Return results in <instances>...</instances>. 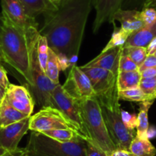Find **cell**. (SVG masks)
<instances>
[{"label":"cell","mask_w":156,"mask_h":156,"mask_svg":"<svg viewBox=\"0 0 156 156\" xmlns=\"http://www.w3.org/2000/svg\"><path fill=\"white\" fill-rule=\"evenodd\" d=\"M93 6V0H65L58 9L44 15L39 30L48 46L58 56L67 58L72 66L77 61L85 27Z\"/></svg>","instance_id":"1"},{"label":"cell","mask_w":156,"mask_h":156,"mask_svg":"<svg viewBox=\"0 0 156 156\" xmlns=\"http://www.w3.org/2000/svg\"><path fill=\"white\" fill-rule=\"evenodd\" d=\"M2 31L0 34V47L5 64L15 69L26 80L28 89L34 87L31 73V47L34 37L39 34L37 28L28 33L16 26L2 14Z\"/></svg>","instance_id":"2"},{"label":"cell","mask_w":156,"mask_h":156,"mask_svg":"<svg viewBox=\"0 0 156 156\" xmlns=\"http://www.w3.org/2000/svg\"><path fill=\"white\" fill-rule=\"evenodd\" d=\"M78 102L80 103L82 117L87 133V141L103 150L107 156H110L116 149V147L109 134L102 115L100 103L97 98L87 99Z\"/></svg>","instance_id":"3"},{"label":"cell","mask_w":156,"mask_h":156,"mask_svg":"<svg viewBox=\"0 0 156 156\" xmlns=\"http://www.w3.org/2000/svg\"><path fill=\"white\" fill-rule=\"evenodd\" d=\"M27 156H86L85 140L62 142L31 131L25 148Z\"/></svg>","instance_id":"4"},{"label":"cell","mask_w":156,"mask_h":156,"mask_svg":"<svg viewBox=\"0 0 156 156\" xmlns=\"http://www.w3.org/2000/svg\"><path fill=\"white\" fill-rule=\"evenodd\" d=\"M90 79L96 98L100 104H109L119 102V90L117 87V76L109 70L99 67L80 66Z\"/></svg>","instance_id":"5"},{"label":"cell","mask_w":156,"mask_h":156,"mask_svg":"<svg viewBox=\"0 0 156 156\" xmlns=\"http://www.w3.org/2000/svg\"><path fill=\"white\" fill-rule=\"evenodd\" d=\"M100 105L109 134L116 149L129 151L130 144L136 134L129 131L124 126L121 117L122 109L119 102Z\"/></svg>","instance_id":"6"},{"label":"cell","mask_w":156,"mask_h":156,"mask_svg":"<svg viewBox=\"0 0 156 156\" xmlns=\"http://www.w3.org/2000/svg\"><path fill=\"white\" fill-rule=\"evenodd\" d=\"M55 107L59 109L68 119L74 129L84 140H87L88 136L82 117L80 103L65 91L61 84H58L52 93Z\"/></svg>","instance_id":"7"},{"label":"cell","mask_w":156,"mask_h":156,"mask_svg":"<svg viewBox=\"0 0 156 156\" xmlns=\"http://www.w3.org/2000/svg\"><path fill=\"white\" fill-rule=\"evenodd\" d=\"M60 129L75 130L68 119L56 108L52 106L42 107L38 112L30 116L29 130L31 131L43 133L48 130Z\"/></svg>","instance_id":"8"},{"label":"cell","mask_w":156,"mask_h":156,"mask_svg":"<svg viewBox=\"0 0 156 156\" xmlns=\"http://www.w3.org/2000/svg\"><path fill=\"white\" fill-rule=\"evenodd\" d=\"M63 88L71 97L77 101L96 98L91 82L86 73L76 64L72 66Z\"/></svg>","instance_id":"9"},{"label":"cell","mask_w":156,"mask_h":156,"mask_svg":"<svg viewBox=\"0 0 156 156\" xmlns=\"http://www.w3.org/2000/svg\"><path fill=\"white\" fill-rule=\"evenodd\" d=\"M1 5L2 14L25 32L28 33L34 28L38 29L35 19L28 16L19 0H1Z\"/></svg>","instance_id":"10"},{"label":"cell","mask_w":156,"mask_h":156,"mask_svg":"<svg viewBox=\"0 0 156 156\" xmlns=\"http://www.w3.org/2000/svg\"><path fill=\"white\" fill-rule=\"evenodd\" d=\"M4 99L19 112L28 115H32L35 102L27 87L10 83Z\"/></svg>","instance_id":"11"},{"label":"cell","mask_w":156,"mask_h":156,"mask_svg":"<svg viewBox=\"0 0 156 156\" xmlns=\"http://www.w3.org/2000/svg\"><path fill=\"white\" fill-rule=\"evenodd\" d=\"M30 116L0 128V146L8 151L17 150L21 139L29 130Z\"/></svg>","instance_id":"12"},{"label":"cell","mask_w":156,"mask_h":156,"mask_svg":"<svg viewBox=\"0 0 156 156\" xmlns=\"http://www.w3.org/2000/svg\"><path fill=\"white\" fill-rule=\"evenodd\" d=\"M122 0H93L96 16L93 25V31L97 33L105 22L113 24V17L121 9Z\"/></svg>","instance_id":"13"},{"label":"cell","mask_w":156,"mask_h":156,"mask_svg":"<svg viewBox=\"0 0 156 156\" xmlns=\"http://www.w3.org/2000/svg\"><path fill=\"white\" fill-rule=\"evenodd\" d=\"M122 50L123 47H117L109 49L105 52H101L98 56L83 66L87 67L103 68L118 75L119 60Z\"/></svg>","instance_id":"14"},{"label":"cell","mask_w":156,"mask_h":156,"mask_svg":"<svg viewBox=\"0 0 156 156\" xmlns=\"http://www.w3.org/2000/svg\"><path fill=\"white\" fill-rule=\"evenodd\" d=\"M113 20L114 22H120V28L129 35L145 26L141 19L140 11L137 10L119 9L114 16Z\"/></svg>","instance_id":"15"},{"label":"cell","mask_w":156,"mask_h":156,"mask_svg":"<svg viewBox=\"0 0 156 156\" xmlns=\"http://www.w3.org/2000/svg\"><path fill=\"white\" fill-rule=\"evenodd\" d=\"M155 37L156 22L151 25H145L130 34L124 44L123 48L130 47L147 48Z\"/></svg>","instance_id":"16"},{"label":"cell","mask_w":156,"mask_h":156,"mask_svg":"<svg viewBox=\"0 0 156 156\" xmlns=\"http://www.w3.org/2000/svg\"><path fill=\"white\" fill-rule=\"evenodd\" d=\"M25 11L33 19L37 16L52 12L58 9V6L51 2V0H19Z\"/></svg>","instance_id":"17"},{"label":"cell","mask_w":156,"mask_h":156,"mask_svg":"<svg viewBox=\"0 0 156 156\" xmlns=\"http://www.w3.org/2000/svg\"><path fill=\"white\" fill-rule=\"evenodd\" d=\"M30 115L24 114L10 106L5 99L0 103V128L9 126Z\"/></svg>","instance_id":"18"},{"label":"cell","mask_w":156,"mask_h":156,"mask_svg":"<svg viewBox=\"0 0 156 156\" xmlns=\"http://www.w3.org/2000/svg\"><path fill=\"white\" fill-rule=\"evenodd\" d=\"M154 100L139 103V112L137 115V126H136V136L141 139H148V109L152 105Z\"/></svg>","instance_id":"19"},{"label":"cell","mask_w":156,"mask_h":156,"mask_svg":"<svg viewBox=\"0 0 156 156\" xmlns=\"http://www.w3.org/2000/svg\"><path fill=\"white\" fill-rule=\"evenodd\" d=\"M141 72L139 70L133 71H120L117 76V87L119 90L138 87L140 83Z\"/></svg>","instance_id":"20"},{"label":"cell","mask_w":156,"mask_h":156,"mask_svg":"<svg viewBox=\"0 0 156 156\" xmlns=\"http://www.w3.org/2000/svg\"><path fill=\"white\" fill-rule=\"evenodd\" d=\"M129 151L134 156H154L156 148L148 139L135 136L129 146Z\"/></svg>","instance_id":"21"},{"label":"cell","mask_w":156,"mask_h":156,"mask_svg":"<svg viewBox=\"0 0 156 156\" xmlns=\"http://www.w3.org/2000/svg\"><path fill=\"white\" fill-rule=\"evenodd\" d=\"M118 95H119V100H125V101L137 102V103L151 101V100H154L156 99L154 96L145 94L139 87L132 88V89L125 90H119Z\"/></svg>","instance_id":"22"},{"label":"cell","mask_w":156,"mask_h":156,"mask_svg":"<svg viewBox=\"0 0 156 156\" xmlns=\"http://www.w3.org/2000/svg\"><path fill=\"white\" fill-rule=\"evenodd\" d=\"M43 134L48 137L52 138L55 140L62 142H74L82 139L75 130L69 129H52L43 132Z\"/></svg>","instance_id":"23"},{"label":"cell","mask_w":156,"mask_h":156,"mask_svg":"<svg viewBox=\"0 0 156 156\" xmlns=\"http://www.w3.org/2000/svg\"><path fill=\"white\" fill-rule=\"evenodd\" d=\"M61 70L58 55L51 49L49 50V56L46 66L45 74L53 83L59 84V73Z\"/></svg>","instance_id":"24"},{"label":"cell","mask_w":156,"mask_h":156,"mask_svg":"<svg viewBox=\"0 0 156 156\" xmlns=\"http://www.w3.org/2000/svg\"><path fill=\"white\" fill-rule=\"evenodd\" d=\"M114 28H115V29H114L110 40H109V42L105 46L104 48L103 49L101 52H105L106 51L109 50V49L114 48L123 47L127 38L129 36L121 28H117L115 25H114Z\"/></svg>","instance_id":"25"},{"label":"cell","mask_w":156,"mask_h":156,"mask_svg":"<svg viewBox=\"0 0 156 156\" xmlns=\"http://www.w3.org/2000/svg\"><path fill=\"white\" fill-rule=\"evenodd\" d=\"M40 34V33H39ZM49 50L50 48L48 46V40L44 36L39 34L38 38H37V57H38V61L40 63L41 68L43 69L44 72L46 70V66H47L48 60L49 56Z\"/></svg>","instance_id":"26"},{"label":"cell","mask_w":156,"mask_h":156,"mask_svg":"<svg viewBox=\"0 0 156 156\" xmlns=\"http://www.w3.org/2000/svg\"><path fill=\"white\" fill-rule=\"evenodd\" d=\"M123 52L126 54L139 67L142 65L148 55L146 48L143 47L126 48H123Z\"/></svg>","instance_id":"27"},{"label":"cell","mask_w":156,"mask_h":156,"mask_svg":"<svg viewBox=\"0 0 156 156\" xmlns=\"http://www.w3.org/2000/svg\"><path fill=\"white\" fill-rule=\"evenodd\" d=\"M139 87L147 95L155 96L156 76L153 77L141 78Z\"/></svg>","instance_id":"28"},{"label":"cell","mask_w":156,"mask_h":156,"mask_svg":"<svg viewBox=\"0 0 156 156\" xmlns=\"http://www.w3.org/2000/svg\"><path fill=\"white\" fill-rule=\"evenodd\" d=\"M121 117L124 126L128 129L129 131L133 133H136L135 129L137 126V115L135 113H130L127 111L121 109Z\"/></svg>","instance_id":"29"},{"label":"cell","mask_w":156,"mask_h":156,"mask_svg":"<svg viewBox=\"0 0 156 156\" xmlns=\"http://www.w3.org/2000/svg\"><path fill=\"white\" fill-rule=\"evenodd\" d=\"M139 70V67L130 59L129 57L125 54L122 50L119 60V72L120 71H133V70Z\"/></svg>","instance_id":"30"},{"label":"cell","mask_w":156,"mask_h":156,"mask_svg":"<svg viewBox=\"0 0 156 156\" xmlns=\"http://www.w3.org/2000/svg\"><path fill=\"white\" fill-rule=\"evenodd\" d=\"M140 16L145 25H151L156 22V9L152 8H143L140 11Z\"/></svg>","instance_id":"31"},{"label":"cell","mask_w":156,"mask_h":156,"mask_svg":"<svg viewBox=\"0 0 156 156\" xmlns=\"http://www.w3.org/2000/svg\"><path fill=\"white\" fill-rule=\"evenodd\" d=\"M86 156H107V154L90 141L85 140Z\"/></svg>","instance_id":"32"},{"label":"cell","mask_w":156,"mask_h":156,"mask_svg":"<svg viewBox=\"0 0 156 156\" xmlns=\"http://www.w3.org/2000/svg\"><path fill=\"white\" fill-rule=\"evenodd\" d=\"M146 1L147 0H122L121 9L137 10V11H139L138 8L140 6V5H142V7H144V5H145Z\"/></svg>","instance_id":"33"},{"label":"cell","mask_w":156,"mask_h":156,"mask_svg":"<svg viewBox=\"0 0 156 156\" xmlns=\"http://www.w3.org/2000/svg\"><path fill=\"white\" fill-rule=\"evenodd\" d=\"M156 66V57L154 55H148L146 58L142 63V65L139 67V71L142 72V70L147 68L155 67Z\"/></svg>","instance_id":"34"},{"label":"cell","mask_w":156,"mask_h":156,"mask_svg":"<svg viewBox=\"0 0 156 156\" xmlns=\"http://www.w3.org/2000/svg\"><path fill=\"white\" fill-rule=\"evenodd\" d=\"M10 83H11L9 80L8 76H7V71L2 65V64H0V84L2 85L5 90H7Z\"/></svg>","instance_id":"35"},{"label":"cell","mask_w":156,"mask_h":156,"mask_svg":"<svg viewBox=\"0 0 156 156\" xmlns=\"http://www.w3.org/2000/svg\"><path fill=\"white\" fill-rule=\"evenodd\" d=\"M141 76L142 78H148V77H153L156 76V66L150 68H147L145 70H142L141 72Z\"/></svg>","instance_id":"36"},{"label":"cell","mask_w":156,"mask_h":156,"mask_svg":"<svg viewBox=\"0 0 156 156\" xmlns=\"http://www.w3.org/2000/svg\"><path fill=\"white\" fill-rule=\"evenodd\" d=\"M26 152H25V148H19L17 150L13 151H7L5 154L2 156H25Z\"/></svg>","instance_id":"37"},{"label":"cell","mask_w":156,"mask_h":156,"mask_svg":"<svg viewBox=\"0 0 156 156\" xmlns=\"http://www.w3.org/2000/svg\"><path fill=\"white\" fill-rule=\"evenodd\" d=\"M110 156H134L129 150L115 149Z\"/></svg>","instance_id":"38"},{"label":"cell","mask_w":156,"mask_h":156,"mask_svg":"<svg viewBox=\"0 0 156 156\" xmlns=\"http://www.w3.org/2000/svg\"><path fill=\"white\" fill-rule=\"evenodd\" d=\"M146 49L148 55H154V52L156 51V37L149 43Z\"/></svg>","instance_id":"39"},{"label":"cell","mask_w":156,"mask_h":156,"mask_svg":"<svg viewBox=\"0 0 156 156\" xmlns=\"http://www.w3.org/2000/svg\"><path fill=\"white\" fill-rule=\"evenodd\" d=\"M143 8H152L156 9V0H147Z\"/></svg>","instance_id":"40"},{"label":"cell","mask_w":156,"mask_h":156,"mask_svg":"<svg viewBox=\"0 0 156 156\" xmlns=\"http://www.w3.org/2000/svg\"><path fill=\"white\" fill-rule=\"evenodd\" d=\"M5 93H6V90L0 84V103L2 101V100L4 99L5 96Z\"/></svg>","instance_id":"41"},{"label":"cell","mask_w":156,"mask_h":156,"mask_svg":"<svg viewBox=\"0 0 156 156\" xmlns=\"http://www.w3.org/2000/svg\"><path fill=\"white\" fill-rule=\"evenodd\" d=\"M2 63H5V61L3 56V54H2V50H1V47H0V64H2Z\"/></svg>","instance_id":"42"},{"label":"cell","mask_w":156,"mask_h":156,"mask_svg":"<svg viewBox=\"0 0 156 156\" xmlns=\"http://www.w3.org/2000/svg\"><path fill=\"white\" fill-rule=\"evenodd\" d=\"M64 1H65V0H51V2H53L55 5H56L57 6H58L60 4L62 3V2H64Z\"/></svg>","instance_id":"43"},{"label":"cell","mask_w":156,"mask_h":156,"mask_svg":"<svg viewBox=\"0 0 156 156\" xmlns=\"http://www.w3.org/2000/svg\"><path fill=\"white\" fill-rule=\"evenodd\" d=\"M2 21H3V16H2V14L1 13L0 14V34H1L2 31Z\"/></svg>","instance_id":"44"},{"label":"cell","mask_w":156,"mask_h":156,"mask_svg":"<svg viewBox=\"0 0 156 156\" xmlns=\"http://www.w3.org/2000/svg\"><path fill=\"white\" fill-rule=\"evenodd\" d=\"M7 151H8L7 150H5V148H3L2 147L0 146V156H2L4 154H5Z\"/></svg>","instance_id":"45"},{"label":"cell","mask_w":156,"mask_h":156,"mask_svg":"<svg viewBox=\"0 0 156 156\" xmlns=\"http://www.w3.org/2000/svg\"><path fill=\"white\" fill-rule=\"evenodd\" d=\"M154 56H155V57H156V51H155V52H154Z\"/></svg>","instance_id":"46"},{"label":"cell","mask_w":156,"mask_h":156,"mask_svg":"<svg viewBox=\"0 0 156 156\" xmlns=\"http://www.w3.org/2000/svg\"><path fill=\"white\" fill-rule=\"evenodd\" d=\"M155 96H156V90H155Z\"/></svg>","instance_id":"47"},{"label":"cell","mask_w":156,"mask_h":156,"mask_svg":"<svg viewBox=\"0 0 156 156\" xmlns=\"http://www.w3.org/2000/svg\"><path fill=\"white\" fill-rule=\"evenodd\" d=\"M25 156H27V155H25Z\"/></svg>","instance_id":"48"}]
</instances>
